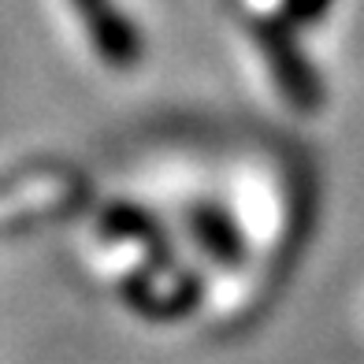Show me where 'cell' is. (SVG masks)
<instances>
[{
  "mask_svg": "<svg viewBox=\"0 0 364 364\" xmlns=\"http://www.w3.org/2000/svg\"><path fill=\"white\" fill-rule=\"evenodd\" d=\"M186 223H190L193 242L208 253L212 264H220V268H238V264L245 260V238H242V230H238L235 220H230L227 208L212 205V201L193 205Z\"/></svg>",
  "mask_w": 364,
  "mask_h": 364,
  "instance_id": "obj_3",
  "label": "cell"
},
{
  "mask_svg": "<svg viewBox=\"0 0 364 364\" xmlns=\"http://www.w3.org/2000/svg\"><path fill=\"white\" fill-rule=\"evenodd\" d=\"M250 30L283 101L294 105L297 112H320L323 82L309 63V56L301 53V45H297V26H290L283 15H253Z\"/></svg>",
  "mask_w": 364,
  "mask_h": 364,
  "instance_id": "obj_1",
  "label": "cell"
},
{
  "mask_svg": "<svg viewBox=\"0 0 364 364\" xmlns=\"http://www.w3.org/2000/svg\"><path fill=\"white\" fill-rule=\"evenodd\" d=\"M331 4H335V0H283L279 15H283L290 26H312L331 11Z\"/></svg>",
  "mask_w": 364,
  "mask_h": 364,
  "instance_id": "obj_4",
  "label": "cell"
},
{
  "mask_svg": "<svg viewBox=\"0 0 364 364\" xmlns=\"http://www.w3.org/2000/svg\"><path fill=\"white\" fill-rule=\"evenodd\" d=\"M78 23L86 26L93 53L101 56L108 68H134L141 60V34L138 26L119 11L115 0H71Z\"/></svg>",
  "mask_w": 364,
  "mask_h": 364,
  "instance_id": "obj_2",
  "label": "cell"
}]
</instances>
